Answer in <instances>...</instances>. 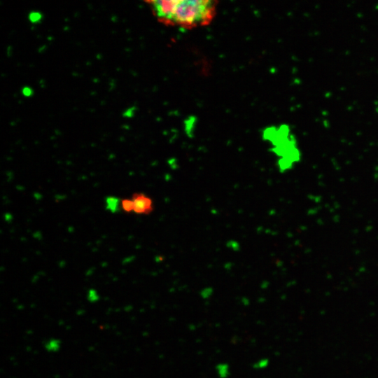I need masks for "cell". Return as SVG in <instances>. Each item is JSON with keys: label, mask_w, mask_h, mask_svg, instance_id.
Listing matches in <instances>:
<instances>
[{"label": "cell", "mask_w": 378, "mask_h": 378, "mask_svg": "<svg viewBox=\"0 0 378 378\" xmlns=\"http://www.w3.org/2000/svg\"><path fill=\"white\" fill-rule=\"evenodd\" d=\"M214 0H175L170 24L192 29L209 24L216 13Z\"/></svg>", "instance_id": "1"}, {"label": "cell", "mask_w": 378, "mask_h": 378, "mask_svg": "<svg viewBox=\"0 0 378 378\" xmlns=\"http://www.w3.org/2000/svg\"><path fill=\"white\" fill-rule=\"evenodd\" d=\"M134 211L138 214L146 213L151 209V200L144 195H137L133 199Z\"/></svg>", "instance_id": "2"}, {"label": "cell", "mask_w": 378, "mask_h": 378, "mask_svg": "<svg viewBox=\"0 0 378 378\" xmlns=\"http://www.w3.org/2000/svg\"><path fill=\"white\" fill-rule=\"evenodd\" d=\"M61 342L59 340L51 338L45 342L44 347L49 352H56L60 348Z\"/></svg>", "instance_id": "3"}, {"label": "cell", "mask_w": 378, "mask_h": 378, "mask_svg": "<svg viewBox=\"0 0 378 378\" xmlns=\"http://www.w3.org/2000/svg\"><path fill=\"white\" fill-rule=\"evenodd\" d=\"M106 208L111 212L115 213L118 209L119 200L115 197H108L106 198Z\"/></svg>", "instance_id": "4"}, {"label": "cell", "mask_w": 378, "mask_h": 378, "mask_svg": "<svg viewBox=\"0 0 378 378\" xmlns=\"http://www.w3.org/2000/svg\"><path fill=\"white\" fill-rule=\"evenodd\" d=\"M42 18V14L38 11H32L29 14L28 16L29 20L31 23L39 22L41 20Z\"/></svg>", "instance_id": "5"}, {"label": "cell", "mask_w": 378, "mask_h": 378, "mask_svg": "<svg viewBox=\"0 0 378 378\" xmlns=\"http://www.w3.org/2000/svg\"><path fill=\"white\" fill-rule=\"evenodd\" d=\"M88 300L91 302H95L99 299V296L94 289H90L87 295Z\"/></svg>", "instance_id": "6"}, {"label": "cell", "mask_w": 378, "mask_h": 378, "mask_svg": "<svg viewBox=\"0 0 378 378\" xmlns=\"http://www.w3.org/2000/svg\"><path fill=\"white\" fill-rule=\"evenodd\" d=\"M122 206L125 211H131L134 210V205L132 200H125L122 202Z\"/></svg>", "instance_id": "7"}, {"label": "cell", "mask_w": 378, "mask_h": 378, "mask_svg": "<svg viewBox=\"0 0 378 378\" xmlns=\"http://www.w3.org/2000/svg\"><path fill=\"white\" fill-rule=\"evenodd\" d=\"M22 93L24 97H30L33 94V90L31 88L26 86L22 89Z\"/></svg>", "instance_id": "8"}]
</instances>
